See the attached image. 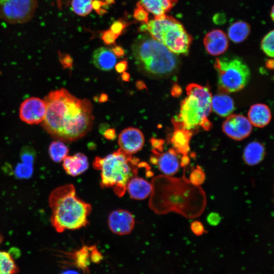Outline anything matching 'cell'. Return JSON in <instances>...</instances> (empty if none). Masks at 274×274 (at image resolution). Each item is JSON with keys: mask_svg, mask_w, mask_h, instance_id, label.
<instances>
[{"mask_svg": "<svg viewBox=\"0 0 274 274\" xmlns=\"http://www.w3.org/2000/svg\"><path fill=\"white\" fill-rule=\"evenodd\" d=\"M44 128L57 140L72 142L91 129L94 117L90 101L80 99L65 89L50 92L45 98Z\"/></svg>", "mask_w": 274, "mask_h": 274, "instance_id": "obj_1", "label": "cell"}, {"mask_svg": "<svg viewBox=\"0 0 274 274\" xmlns=\"http://www.w3.org/2000/svg\"><path fill=\"white\" fill-rule=\"evenodd\" d=\"M149 206L156 214L175 212L185 217L199 216L206 205V194L184 174L181 178L159 175L152 180Z\"/></svg>", "mask_w": 274, "mask_h": 274, "instance_id": "obj_2", "label": "cell"}, {"mask_svg": "<svg viewBox=\"0 0 274 274\" xmlns=\"http://www.w3.org/2000/svg\"><path fill=\"white\" fill-rule=\"evenodd\" d=\"M52 213L50 222L58 232L66 229L75 230L86 226L91 211L90 204L79 198L74 186L71 184L58 187L48 198Z\"/></svg>", "mask_w": 274, "mask_h": 274, "instance_id": "obj_3", "label": "cell"}, {"mask_svg": "<svg viewBox=\"0 0 274 274\" xmlns=\"http://www.w3.org/2000/svg\"><path fill=\"white\" fill-rule=\"evenodd\" d=\"M93 166L100 171L101 187L113 188L119 197L125 194L128 182L138 176L139 169H150L147 163L120 149L103 158L96 157Z\"/></svg>", "mask_w": 274, "mask_h": 274, "instance_id": "obj_4", "label": "cell"}, {"mask_svg": "<svg viewBox=\"0 0 274 274\" xmlns=\"http://www.w3.org/2000/svg\"><path fill=\"white\" fill-rule=\"evenodd\" d=\"M131 51L138 68L149 76H168L177 68L175 55L148 35H139L132 43Z\"/></svg>", "mask_w": 274, "mask_h": 274, "instance_id": "obj_5", "label": "cell"}, {"mask_svg": "<svg viewBox=\"0 0 274 274\" xmlns=\"http://www.w3.org/2000/svg\"><path fill=\"white\" fill-rule=\"evenodd\" d=\"M187 96L181 104L180 113L173 119L177 129L192 132L200 127L209 130L212 126L208 119L211 109L212 95L209 89L192 83L186 87Z\"/></svg>", "mask_w": 274, "mask_h": 274, "instance_id": "obj_6", "label": "cell"}, {"mask_svg": "<svg viewBox=\"0 0 274 274\" xmlns=\"http://www.w3.org/2000/svg\"><path fill=\"white\" fill-rule=\"evenodd\" d=\"M141 31H148L155 40L175 54H186L192 42L191 36L183 25L170 16L154 19L140 27Z\"/></svg>", "mask_w": 274, "mask_h": 274, "instance_id": "obj_7", "label": "cell"}, {"mask_svg": "<svg viewBox=\"0 0 274 274\" xmlns=\"http://www.w3.org/2000/svg\"><path fill=\"white\" fill-rule=\"evenodd\" d=\"M214 67L218 73V86L221 91H238L244 88L249 81L250 70L238 57L217 58Z\"/></svg>", "mask_w": 274, "mask_h": 274, "instance_id": "obj_8", "label": "cell"}, {"mask_svg": "<svg viewBox=\"0 0 274 274\" xmlns=\"http://www.w3.org/2000/svg\"><path fill=\"white\" fill-rule=\"evenodd\" d=\"M39 0H0V19L10 24H24L31 20Z\"/></svg>", "mask_w": 274, "mask_h": 274, "instance_id": "obj_9", "label": "cell"}, {"mask_svg": "<svg viewBox=\"0 0 274 274\" xmlns=\"http://www.w3.org/2000/svg\"><path fill=\"white\" fill-rule=\"evenodd\" d=\"M46 112L44 100L38 97H29L21 104L19 109V116L23 122L29 124L42 122Z\"/></svg>", "mask_w": 274, "mask_h": 274, "instance_id": "obj_10", "label": "cell"}, {"mask_svg": "<svg viewBox=\"0 0 274 274\" xmlns=\"http://www.w3.org/2000/svg\"><path fill=\"white\" fill-rule=\"evenodd\" d=\"M252 129L249 120L239 114L230 115L222 125L224 132L235 140H242L247 138L251 133Z\"/></svg>", "mask_w": 274, "mask_h": 274, "instance_id": "obj_11", "label": "cell"}, {"mask_svg": "<svg viewBox=\"0 0 274 274\" xmlns=\"http://www.w3.org/2000/svg\"><path fill=\"white\" fill-rule=\"evenodd\" d=\"M153 155L150 158V161L157 165L160 171L168 176L176 174L179 168L180 162L179 154L174 149L171 148L164 153L152 150Z\"/></svg>", "mask_w": 274, "mask_h": 274, "instance_id": "obj_12", "label": "cell"}, {"mask_svg": "<svg viewBox=\"0 0 274 274\" xmlns=\"http://www.w3.org/2000/svg\"><path fill=\"white\" fill-rule=\"evenodd\" d=\"M108 222L111 231L119 235L130 233L135 224L133 215L129 212L122 209L112 212L109 216Z\"/></svg>", "mask_w": 274, "mask_h": 274, "instance_id": "obj_13", "label": "cell"}, {"mask_svg": "<svg viewBox=\"0 0 274 274\" xmlns=\"http://www.w3.org/2000/svg\"><path fill=\"white\" fill-rule=\"evenodd\" d=\"M120 149L126 153L133 154L140 151L144 146V136L138 128L128 127L120 133L118 138Z\"/></svg>", "mask_w": 274, "mask_h": 274, "instance_id": "obj_14", "label": "cell"}, {"mask_svg": "<svg viewBox=\"0 0 274 274\" xmlns=\"http://www.w3.org/2000/svg\"><path fill=\"white\" fill-rule=\"evenodd\" d=\"M203 44L206 51L214 56L222 54L228 47L227 37L220 29H214L208 32L204 38Z\"/></svg>", "mask_w": 274, "mask_h": 274, "instance_id": "obj_15", "label": "cell"}, {"mask_svg": "<svg viewBox=\"0 0 274 274\" xmlns=\"http://www.w3.org/2000/svg\"><path fill=\"white\" fill-rule=\"evenodd\" d=\"M89 166L87 157L83 153L66 156L63 160V167L66 174L77 176L85 172Z\"/></svg>", "mask_w": 274, "mask_h": 274, "instance_id": "obj_16", "label": "cell"}, {"mask_svg": "<svg viewBox=\"0 0 274 274\" xmlns=\"http://www.w3.org/2000/svg\"><path fill=\"white\" fill-rule=\"evenodd\" d=\"M152 184L144 179L138 176L132 178L126 186L130 197L134 199L142 200L147 198L152 191Z\"/></svg>", "mask_w": 274, "mask_h": 274, "instance_id": "obj_17", "label": "cell"}, {"mask_svg": "<svg viewBox=\"0 0 274 274\" xmlns=\"http://www.w3.org/2000/svg\"><path fill=\"white\" fill-rule=\"evenodd\" d=\"M92 61L97 68L108 71L113 69L117 59L112 51L106 47H100L94 51Z\"/></svg>", "mask_w": 274, "mask_h": 274, "instance_id": "obj_18", "label": "cell"}, {"mask_svg": "<svg viewBox=\"0 0 274 274\" xmlns=\"http://www.w3.org/2000/svg\"><path fill=\"white\" fill-rule=\"evenodd\" d=\"M249 121L253 125L258 127L266 126L271 119V113L269 108L261 104L251 106L249 112Z\"/></svg>", "mask_w": 274, "mask_h": 274, "instance_id": "obj_19", "label": "cell"}, {"mask_svg": "<svg viewBox=\"0 0 274 274\" xmlns=\"http://www.w3.org/2000/svg\"><path fill=\"white\" fill-rule=\"evenodd\" d=\"M144 8L154 15V19H160L166 16L177 0H140Z\"/></svg>", "mask_w": 274, "mask_h": 274, "instance_id": "obj_20", "label": "cell"}, {"mask_svg": "<svg viewBox=\"0 0 274 274\" xmlns=\"http://www.w3.org/2000/svg\"><path fill=\"white\" fill-rule=\"evenodd\" d=\"M265 155L264 146L258 142H252L245 147L243 158L248 165H255L262 161Z\"/></svg>", "mask_w": 274, "mask_h": 274, "instance_id": "obj_21", "label": "cell"}, {"mask_svg": "<svg viewBox=\"0 0 274 274\" xmlns=\"http://www.w3.org/2000/svg\"><path fill=\"white\" fill-rule=\"evenodd\" d=\"M193 132L183 129H177L171 139L173 149L178 153L188 155L189 151V141Z\"/></svg>", "mask_w": 274, "mask_h": 274, "instance_id": "obj_22", "label": "cell"}, {"mask_svg": "<svg viewBox=\"0 0 274 274\" xmlns=\"http://www.w3.org/2000/svg\"><path fill=\"white\" fill-rule=\"evenodd\" d=\"M212 108L214 111L221 117L229 116L234 110V102L226 94H218L212 98Z\"/></svg>", "mask_w": 274, "mask_h": 274, "instance_id": "obj_23", "label": "cell"}, {"mask_svg": "<svg viewBox=\"0 0 274 274\" xmlns=\"http://www.w3.org/2000/svg\"><path fill=\"white\" fill-rule=\"evenodd\" d=\"M250 32V25L246 22L239 21L232 24L228 30L229 39L234 43L244 41Z\"/></svg>", "mask_w": 274, "mask_h": 274, "instance_id": "obj_24", "label": "cell"}, {"mask_svg": "<svg viewBox=\"0 0 274 274\" xmlns=\"http://www.w3.org/2000/svg\"><path fill=\"white\" fill-rule=\"evenodd\" d=\"M18 272L19 268L10 253L0 251V274H16Z\"/></svg>", "mask_w": 274, "mask_h": 274, "instance_id": "obj_25", "label": "cell"}, {"mask_svg": "<svg viewBox=\"0 0 274 274\" xmlns=\"http://www.w3.org/2000/svg\"><path fill=\"white\" fill-rule=\"evenodd\" d=\"M51 159L55 162H60L67 156L68 153L67 147L61 141L52 142L48 149Z\"/></svg>", "mask_w": 274, "mask_h": 274, "instance_id": "obj_26", "label": "cell"}, {"mask_svg": "<svg viewBox=\"0 0 274 274\" xmlns=\"http://www.w3.org/2000/svg\"><path fill=\"white\" fill-rule=\"evenodd\" d=\"M92 2L93 0H72V10L78 15L87 16L92 10Z\"/></svg>", "mask_w": 274, "mask_h": 274, "instance_id": "obj_27", "label": "cell"}, {"mask_svg": "<svg viewBox=\"0 0 274 274\" xmlns=\"http://www.w3.org/2000/svg\"><path fill=\"white\" fill-rule=\"evenodd\" d=\"M273 30L269 32L262 39L261 48L263 52L268 56L273 57Z\"/></svg>", "mask_w": 274, "mask_h": 274, "instance_id": "obj_28", "label": "cell"}, {"mask_svg": "<svg viewBox=\"0 0 274 274\" xmlns=\"http://www.w3.org/2000/svg\"><path fill=\"white\" fill-rule=\"evenodd\" d=\"M206 175L204 171L201 167L197 166L191 172L189 180L192 184L200 186L204 183Z\"/></svg>", "mask_w": 274, "mask_h": 274, "instance_id": "obj_29", "label": "cell"}, {"mask_svg": "<svg viewBox=\"0 0 274 274\" xmlns=\"http://www.w3.org/2000/svg\"><path fill=\"white\" fill-rule=\"evenodd\" d=\"M133 16L135 20L143 22L144 23H147L149 21L148 11L140 2L136 4Z\"/></svg>", "mask_w": 274, "mask_h": 274, "instance_id": "obj_30", "label": "cell"}, {"mask_svg": "<svg viewBox=\"0 0 274 274\" xmlns=\"http://www.w3.org/2000/svg\"><path fill=\"white\" fill-rule=\"evenodd\" d=\"M128 23L122 20H116L111 25L110 29L118 37L127 26Z\"/></svg>", "mask_w": 274, "mask_h": 274, "instance_id": "obj_31", "label": "cell"}, {"mask_svg": "<svg viewBox=\"0 0 274 274\" xmlns=\"http://www.w3.org/2000/svg\"><path fill=\"white\" fill-rule=\"evenodd\" d=\"M118 37L113 33L110 29L104 31L101 35V39L106 45H115V41Z\"/></svg>", "mask_w": 274, "mask_h": 274, "instance_id": "obj_32", "label": "cell"}, {"mask_svg": "<svg viewBox=\"0 0 274 274\" xmlns=\"http://www.w3.org/2000/svg\"><path fill=\"white\" fill-rule=\"evenodd\" d=\"M59 60L64 68H71L73 66V59L68 54L59 53Z\"/></svg>", "mask_w": 274, "mask_h": 274, "instance_id": "obj_33", "label": "cell"}, {"mask_svg": "<svg viewBox=\"0 0 274 274\" xmlns=\"http://www.w3.org/2000/svg\"><path fill=\"white\" fill-rule=\"evenodd\" d=\"M191 229L196 235L199 236L205 232V229L201 222L199 221H194L191 224Z\"/></svg>", "mask_w": 274, "mask_h": 274, "instance_id": "obj_34", "label": "cell"}, {"mask_svg": "<svg viewBox=\"0 0 274 274\" xmlns=\"http://www.w3.org/2000/svg\"><path fill=\"white\" fill-rule=\"evenodd\" d=\"M207 220L210 225L215 226L218 225L220 223L221 218L218 213L212 212L207 216Z\"/></svg>", "mask_w": 274, "mask_h": 274, "instance_id": "obj_35", "label": "cell"}, {"mask_svg": "<svg viewBox=\"0 0 274 274\" xmlns=\"http://www.w3.org/2000/svg\"><path fill=\"white\" fill-rule=\"evenodd\" d=\"M107 5L105 2L100 0H94L92 2V9L97 13L99 15H102L107 13V11L102 9V7Z\"/></svg>", "mask_w": 274, "mask_h": 274, "instance_id": "obj_36", "label": "cell"}, {"mask_svg": "<svg viewBox=\"0 0 274 274\" xmlns=\"http://www.w3.org/2000/svg\"><path fill=\"white\" fill-rule=\"evenodd\" d=\"M150 143L152 146L153 147V149L158 152L162 151L164 144V141L163 140L157 139L153 138L150 140Z\"/></svg>", "mask_w": 274, "mask_h": 274, "instance_id": "obj_37", "label": "cell"}, {"mask_svg": "<svg viewBox=\"0 0 274 274\" xmlns=\"http://www.w3.org/2000/svg\"><path fill=\"white\" fill-rule=\"evenodd\" d=\"M127 68V62L126 60H122L118 63L115 66L116 70L119 73H122L124 72Z\"/></svg>", "mask_w": 274, "mask_h": 274, "instance_id": "obj_38", "label": "cell"}, {"mask_svg": "<svg viewBox=\"0 0 274 274\" xmlns=\"http://www.w3.org/2000/svg\"><path fill=\"white\" fill-rule=\"evenodd\" d=\"M104 136L108 140H114L116 137V131L114 128L107 129L104 133Z\"/></svg>", "mask_w": 274, "mask_h": 274, "instance_id": "obj_39", "label": "cell"}, {"mask_svg": "<svg viewBox=\"0 0 274 274\" xmlns=\"http://www.w3.org/2000/svg\"><path fill=\"white\" fill-rule=\"evenodd\" d=\"M112 51L118 57H123L125 54L124 49L119 46H115L112 48Z\"/></svg>", "mask_w": 274, "mask_h": 274, "instance_id": "obj_40", "label": "cell"}, {"mask_svg": "<svg viewBox=\"0 0 274 274\" xmlns=\"http://www.w3.org/2000/svg\"><path fill=\"white\" fill-rule=\"evenodd\" d=\"M189 163V157L188 155H182L180 165L182 167L186 166Z\"/></svg>", "mask_w": 274, "mask_h": 274, "instance_id": "obj_41", "label": "cell"}, {"mask_svg": "<svg viewBox=\"0 0 274 274\" xmlns=\"http://www.w3.org/2000/svg\"><path fill=\"white\" fill-rule=\"evenodd\" d=\"M136 88L139 90L147 89L144 82L142 81H138L136 83Z\"/></svg>", "mask_w": 274, "mask_h": 274, "instance_id": "obj_42", "label": "cell"}, {"mask_svg": "<svg viewBox=\"0 0 274 274\" xmlns=\"http://www.w3.org/2000/svg\"><path fill=\"white\" fill-rule=\"evenodd\" d=\"M108 95L105 93L101 94L99 97V101L100 102H106L108 100Z\"/></svg>", "mask_w": 274, "mask_h": 274, "instance_id": "obj_43", "label": "cell"}, {"mask_svg": "<svg viewBox=\"0 0 274 274\" xmlns=\"http://www.w3.org/2000/svg\"><path fill=\"white\" fill-rule=\"evenodd\" d=\"M130 76V75L126 73V72H123L122 74V79L123 81L128 82L129 81Z\"/></svg>", "mask_w": 274, "mask_h": 274, "instance_id": "obj_44", "label": "cell"}, {"mask_svg": "<svg viewBox=\"0 0 274 274\" xmlns=\"http://www.w3.org/2000/svg\"><path fill=\"white\" fill-rule=\"evenodd\" d=\"M266 66L269 68H273V61L272 59H269L266 61Z\"/></svg>", "mask_w": 274, "mask_h": 274, "instance_id": "obj_45", "label": "cell"}, {"mask_svg": "<svg viewBox=\"0 0 274 274\" xmlns=\"http://www.w3.org/2000/svg\"><path fill=\"white\" fill-rule=\"evenodd\" d=\"M61 274H79V273L75 270H66L65 271H64Z\"/></svg>", "mask_w": 274, "mask_h": 274, "instance_id": "obj_46", "label": "cell"}, {"mask_svg": "<svg viewBox=\"0 0 274 274\" xmlns=\"http://www.w3.org/2000/svg\"><path fill=\"white\" fill-rule=\"evenodd\" d=\"M107 4H112L114 3V0H105Z\"/></svg>", "mask_w": 274, "mask_h": 274, "instance_id": "obj_47", "label": "cell"}, {"mask_svg": "<svg viewBox=\"0 0 274 274\" xmlns=\"http://www.w3.org/2000/svg\"><path fill=\"white\" fill-rule=\"evenodd\" d=\"M273 7H272V9H271V17L272 18V20H273V16H274V15H273Z\"/></svg>", "mask_w": 274, "mask_h": 274, "instance_id": "obj_48", "label": "cell"}, {"mask_svg": "<svg viewBox=\"0 0 274 274\" xmlns=\"http://www.w3.org/2000/svg\"><path fill=\"white\" fill-rule=\"evenodd\" d=\"M3 240H4L3 236L0 233V244L3 242Z\"/></svg>", "mask_w": 274, "mask_h": 274, "instance_id": "obj_49", "label": "cell"}, {"mask_svg": "<svg viewBox=\"0 0 274 274\" xmlns=\"http://www.w3.org/2000/svg\"><path fill=\"white\" fill-rule=\"evenodd\" d=\"M58 1H59V0H58Z\"/></svg>", "mask_w": 274, "mask_h": 274, "instance_id": "obj_50", "label": "cell"}]
</instances>
